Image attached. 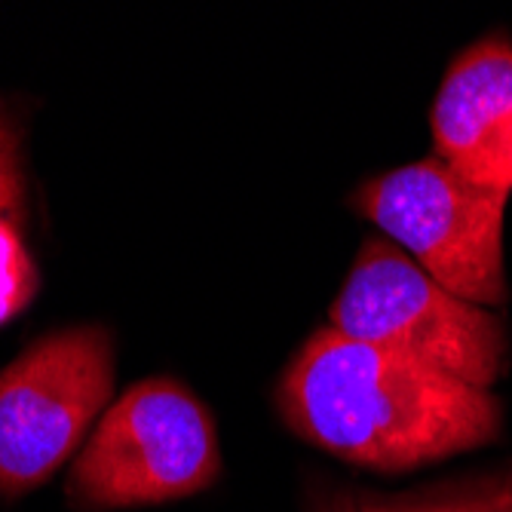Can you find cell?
I'll return each instance as SVG.
<instances>
[{
	"instance_id": "obj_1",
	"label": "cell",
	"mask_w": 512,
	"mask_h": 512,
	"mask_svg": "<svg viewBox=\"0 0 512 512\" xmlns=\"http://www.w3.org/2000/svg\"><path fill=\"white\" fill-rule=\"evenodd\" d=\"M279 411L307 442L375 470H411L500 433L488 390L335 329L316 332L289 365Z\"/></svg>"
},
{
	"instance_id": "obj_2",
	"label": "cell",
	"mask_w": 512,
	"mask_h": 512,
	"mask_svg": "<svg viewBox=\"0 0 512 512\" xmlns=\"http://www.w3.org/2000/svg\"><path fill=\"white\" fill-rule=\"evenodd\" d=\"M332 329L488 390L506 341L494 313L470 304L417 267L399 246L368 240L332 304Z\"/></svg>"
},
{
	"instance_id": "obj_3",
	"label": "cell",
	"mask_w": 512,
	"mask_h": 512,
	"mask_svg": "<svg viewBox=\"0 0 512 512\" xmlns=\"http://www.w3.org/2000/svg\"><path fill=\"white\" fill-rule=\"evenodd\" d=\"M221 454L206 405L178 381L129 387L80 451L68 494L86 509H129L191 497L215 482Z\"/></svg>"
},
{
	"instance_id": "obj_4",
	"label": "cell",
	"mask_w": 512,
	"mask_h": 512,
	"mask_svg": "<svg viewBox=\"0 0 512 512\" xmlns=\"http://www.w3.org/2000/svg\"><path fill=\"white\" fill-rule=\"evenodd\" d=\"M509 194L457 175L442 157L368 181L356 206L442 289L470 304H503V209Z\"/></svg>"
},
{
	"instance_id": "obj_5",
	"label": "cell",
	"mask_w": 512,
	"mask_h": 512,
	"mask_svg": "<svg viewBox=\"0 0 512 512\" xmlns=\"http://www.w3.org/2000/svg\"><path fill=\"white\" fill-rule=\"evenodd\" d=\"M114 390V347L99 325L31 344L0 371V497L43 485L77 451Z\"/></svg>"
},
{
	"instance_id": "obj_6",
	"label": "cell",
	"mask_w": 512,
	"mask_h": 512,
	"mask_svg": "<svg viewBox=\"0 0 512 512\" xmlns=\"http://www.w3.org/2000/svg\"><path fill=\"white\" fill-rule=\"evenodd\" d=\"M433 138L457 175L512 194V43L503 34L451 62L433 102Z\"/></svg>"
},
{
	"instance_id": "obj_7",
	"label": "cell",
	"mask_w": 512,
	"mask_h": 512,
	"mask_svg": "<svg viewBox=\"0 0 512 512\" xmlns=\"http://www.w3.org/2000/svg\"><path fill=\"white\" fill-rule=\"evenodd\" d=\"M316 512H512V479L482 482L436 497H362V494H329Z\"/></svg>"
},
{
	"instance_id": "obj_8",
	"label": "cell",
	"mask_w": 512,
	"mask_h": 512,
	"mask_svg": "<svg viewBox=\"0 0 512 512\" xmlns=\"http://www.w3.org/2000/svg\"><path fill=\"white\" fill-rule=\"evenodd\" d=\"M22 200L0 197V322L28 307L37 289V270L19 234Z\"/></svg>"
},
{
	"instance_id": "obj_9",
	"label": "cell",
	"mask_w": 512,
	"mask_h": 512,
	"mask_svg": "<svg viewBox=\"0 0 512 512\" xmlns=\"http://www.w3.org/2000/svg\"><path fill=\"white\" fill-rule=\"evenodd\" d=\"M0 197L22 200V178L16 166V138L0 142Z\"/></svg>"
},
{
	"instance_id": "obj_10",
	"label": "cell",
	"mask_w": 512,
	"mask_h": 512,
	"mask_svg": "<svg viewBox=\"0 0 512 512\" xmlns=\"http://www.w3.org/2000/svg\"><path fill=\"white\" fill-rule=\"evenodd\" d=\"M10 138H16V135L10 132V126L4 123V117H0V142H10Z\"/></svg>"
}]
</instances>
